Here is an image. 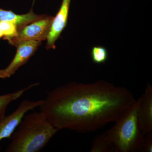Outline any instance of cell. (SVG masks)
Returning a JSON list of instances; mask_svg holds the SVG:
<instances>
[{"label":"cell","mask_w":152,"mask_h":152,"mask_svg":"<svg viewBox=\"0 0 152 152\" xmlns=\"http://www.w3.org/2000/svg\"><path fill=\"white\" fill-rule=\"evenodd\" d=\"M46 15L35 14L33 12L32 7L28 13L21 15L15 13L11 10L0 9V22H12L17 25L18 28Z\"/></svg>","instance_id":"9c48e42d"},{"label":"cell","mask_w":152,"mask_h":152,"mask_svg":"<svg viewBox=\"0 0 152 152\" xmlns=\"http://www.w3.org/2000/svg\"><path fill=\"white\" fill-rule=\"evenodd\" d=\"M53 17L47 15L18 28L16 35L10 39L11 45L15 46L23 41L33 40L42 42L47 40Z\"/></svg>","instance_id":"277c9868"},{"label":"cell","mask_w":152,"mask_h":152,"mask_svg":"<svg viewBox=\"0 0 152 152\" xmlns=\"http://www.w3.org/2000/svg\"><path fill=\"white\" fill-rule=\"evenodd\" d=\"M41 44L40 41L33 40L21 41L17 44L16 53L13 59L7 67L0 70V78H9L13 75L19 68L27 62Z\"/></svg>","instance_id":"5b68a950"},{"label":"cell","mask_w":152,"mask_h":152,"mask_svg":"<svg viewBox=\"0 0 152 152\" xmlns=\"http://www.w3.org/2000/svg\"><path fill=\"white\" fill-rule=\"evenodd\" d=\"M136 101L126 88L106 81L72 82L49 91L39 108L59 130L88 133L115 122Z\"/></svg>","instance_id":"6da1fadb"},{"label":"cell","mask_w":152,"mask_h":152,"mask_svg":"<svg viewBox=\"0 0 152 152\" xmlns=\"http://www.w3.org/2000/svg\"><path fill=\"white\" fill-rule=\"evenodd\" d=\"M90 152H117L113 144L107 138L105 132L94 138Z\"/></svg>","instance_id":"8fae6325"},{"label":"cell","mask_w":152,"mask_h":152,"mask_svg":"<svg viewBox=\"0 0 152 152\" xmlns=\"http://www.w3.org/2000/svg\"><path fill=\"white\" fill-rule=\"evenodd\" d=\"M39 83H36L31 84L27 87L16 91L14 92L6 94L0 96V121L5 116L6 110L8 106L13 101L16 100L20 97L27 91L31 89L34 87L37 86Z\"/></svg>","instance_id":"30bf717a"},{"label":"cell","mask_w":152,"mask_h":152,"mask_svg":"<svg viewBox=\"0 0 152 152\" xmlns=\"http://www.w3.org/2000/svg\"><path fill=\"white\" fill-rule=\"evenodd\" d=\"M145 137L143 145L142 152H152V133L146 134Z\"/></svg>","instance_id":"5bb4252c"},{"label":"cell","mask_w":152,"mask_h":152,"mask_svg":"<svg viewBox=\"0 0 152 152\" xmlns=\"http://www.w3.org/2000/svg\"><path fill=\"white\" fill-rule=\"evenodd\" d=\"M59 131L40 111L25 115L11 136L6 152H39Z\"/></svg>","instance_id":"7a4b0ae2"},{"label":"cell","mask_w":152,"mask_h":152,"mask_svg":"<svg viewBox=\"0 0 152 152\" xmlns=\"http://www.w3.org/2000/svg\"><path fill=\"white\" fill-rule=\"evenodd\" d=\"M71 1L62 0L59 10L56 16L53 18L47 39L46 48L48 50L56 48L55 43L66 26Z\"/></svg>","instance_id":"52a82bcc"},{"label":"cell","mask_w":152,"mask_h":152,"mask_svg":"<svg viewBox=\"0 0 152 152\" xmlns=\"http://www.w3.org/2000/svg\"><path fill=\"white\" fill-rule=\"evenodd\" d=\"M141 101L137 112L139 127L144 134L152 132V86L148 83Z\"/></svg>","instance_id":"ba28073f"},{"label":"cell","mask_w":152,"mask_h":152,"mask_svg":"<svg viewBox=\"0 0 152 152\" xmlns=\"http://www.w3.org/2000/svg\"><path fill=\"white\" fill-rule=\"evenodd\" d=\"M141 97L127 110L110 129L105 132L117 152H142L145 134L139 127L137 112Z\"/></svg>","instance_id":"3957f363"},{"label":"cell","mask_w":152,"mask_h":152,"mask_svg":"<svg viewBox=\"0 0 152 152\" xmlns=\"http://www.w3.org/2000/svg\"><path fill=\"white\" fill-rule=\"evenodd\" d=\"M18 27L10 22H0V39L8 41L16 35Z\"/></svg>","instance_id":"7c38bea8"},{"label":"cell","mask_w":152,"mask_h":152,"mask_svg":"<svg viewBox=\"0 0 152 152\" xmlns=\"http://www.w3.org/2000/svg\"><path fill=\"white\" fill-rule=\"evenodd\" d=\"M43 102V100L36 101L23 100L15 111L4 117L0 121V141L3 139L10 137L26 114L29 111L39 107Z\"/></svg>","instance_id":"8992f818"},{"label":"cell","mask_w":152,"mask_h":152,"mask_svg":"<svg viewBox=\"0 0 152 152\" xmlns=\"http://www.w3.org/2000/svg\"><path fill=\"white\" fill-rule=\"evenodd\" d=\"M91 55L93 62L96 64H104L108 57L107 50L101 46L93 47Z\"/></svg>","instance_id":"4fadbf2b"}]
</instances>
